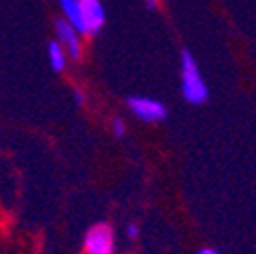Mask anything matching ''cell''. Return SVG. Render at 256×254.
<instances>
[{
    "label": "cell",
    "mask_w": 256,
    "mask_h": 254,
    "mask_svg": "<svg viewBox=\"0 0 256 254\" xmlns=\"http://www.w3.org/2000/svg\"><path fill=\"white\" fill-rule=\"evenodd\" d=\"M181 92L183 98L194 106H200L210 98V90L200 74L194 55L189 51H183L181 55Z\"/></svg>",
    "instance_id": "6da1fadb"
},
{
    "label": "cell",
    "mask_w": 256,
    "mask_h": 254,
    "mask_svg": "<svg viewBox=\"0 0 256 254\" xmlns=\"http://www.w3.org/2000/svg\"><path fill=\"white\" fill-rule=\"evenodd\" d=\"M86 254H112L114 252V232L108 224H96L88 230L84 238Z\"/></svg>",
    "instance_id": "7a4b0ae2"
},
{
    "label": "cell",
    "mask_w": 256,
    "mask_h": 254,
    "mask_svg": "<svg viewBox=\"0 0 256 254\" xmlns=\"http://www.w3.org/2000/svg\"><path fill=\"white\" fill-rule=\"evenodd\" d=\"M128 108L132 110V114L138 120L144 122H161L167 118V108L163 102H158L154 98L146 96H130L128 98Z\"/></svg>",
    "instance_id": "3957f363"
},
{
    "label": "cell",
    "mask_w": 256,
    "mask_h": 254,
    "mask_svg": "<svg viewBox=\"0 0 256 254\" xmlns=\"http://www.w3.org/2000/svg\"><path fill=\"white\" fill-rule=\"evenodd\" d=\"M80 6H82L86 35H98L106 22V12L102 2L100 0H80Z\"/></svg>",
    "instance_id": "277c9868"
},
{
    "label": "cell",
    "mask_w": 256,
    "mask_h": 254,
    "mask_svg": "<svg viewBox=\"0 0 256 254\" xmlns=\"http://www.w3.org/2000/svg\"><path fill=\"white\" fill-rule=\"evenodd\" d=\"M55 30H57V39L61 43V47L66 49V53L72 59H80L82 57V41H80V33L74 28V24L66 18H57L55 20Z\"/></svg>",
    "instance_id": "5b68a950"
},
{
    "label": "cell",
    "mask_w": 256,
    "mask_h": 254,
    "mask_svg": "<svg viewBox=\"0 0 256 254\" xmlns=\"http://www.w3.org/2000/svg\"><path fill=\"white\" fill-rule=\"evenodd\" d=\"M59 6L66 14V20H70L74 24V28L80 35H86V26H84V18H82V6L80 0H59Z\"/></svg>",
    "instance_id": "8992f818"
},
{
    "label": "cell",
    "mask_w": 256,
    "mask_h": 254,
    "mask_svg": "<svg viewBox=\"0 0 256 254\" xmlns=\"http://www.w3.org/2000/svg\"><path fill=\"white\" fill-rule=\"evenodd\" d=\"M47 55H49V63L53 72H63L66 70V61H68V53L61 47L59 41H49L47 43Z\"/></svg>",
    "instance_id": "52a82bcc"
},
{
    "label": "cell",
    "mask_w": 256,
    "mask_h": 254,
    "mask_svg": "<svg viewBox=\"0 0 256 254\" xmlns=\"http://www.w3.org/2000/svg\"><path fill=\"white\" fill-rule=\"evenodd\" d=\"M112 132H114V136H124V132H126V124H124V120H120V118H114L112 120Z\"/></svg>",
    "instance_id": "ba28073f"
},
{
    "label": "cell",
    "mask_w": 256,
    "mask_h": 254,
    "mask_svg": "<svg viewBox=\"0 0 256 254\" xmlns=\"http://www.w3.org/2000/svg\"><path fill=\"white\" fill-rule=\"evenodd\" d=\"M126 232H128V236H130V238H134V236L138 234V226H136V224H128Z\"/></svg>",
    "instance_id": "9c48e42d"
},
{
    "label": "cell",
    "mask_w": 256,
    "mask_h": 254,
    "mask_svg": "<svg viewBox=\"0 0 256 254\" xmlns=\"http://www.w3.org/2000/svg\"><path fill=\"white\" fill-rule=\"evenodd\" d=\"M74 98H76L78 106H82V104H84V94H82L80 90H76V92H74Z\"/></svg>",
    "instance_id": "30bf717a"
},
{
    "label": "cell",
    "mask_w": 256,
    "mask_h": 254,
    "mask_svg": "<svg viewBox=\"0 0 256 254\" xmlns=\"http://www.w3.org/2000/svg\"><path fill=\"white\" fill-rule=\"evenodd\" d=\"M144 2H146V6H148L150 10H154V8L158 6V2H161V0H144Z\"/></svg>",
    "instance_id": "8fae6325"
},
{
    "label": "cell",
    "mask_w": 256,
    "mask_h": 254,
    "mask_svg": "<svg viewBox=\"0 0 256 254\" xmlns=\"http://www.w3.org/2000/svg\"><path fill=\"white\" fill-rule=\"evenodd\" d=\"M198 254H220L218 250H214V248H202Z\"/></svg>",
    "instance_id": "7c38bea8"
}]
</instances>
